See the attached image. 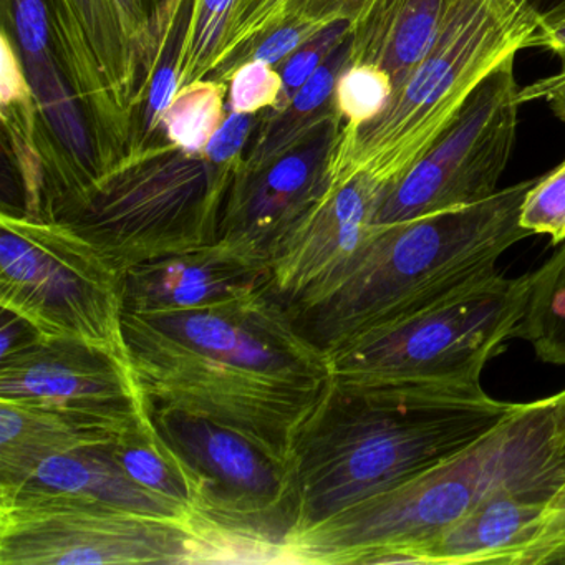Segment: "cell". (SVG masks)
<instances>
[{
  "mask_svg": "<svg viewBox=\"0 0 565 565\" xmlns=\"http://www.w3.org/2000/svg\"><path fill=\"white\" fill-rule=\"evenodd\" d=\"M518 405L481 385L330 380L290 456L299 501L294 534L451 461Z\"/></svg>",
  "mask_w": 565,
  "mask_h": 565,
  "instance_id": "obj_1",
  "label": "cell"
},
{
  "mask_svg": "<svg viewBox=\"0 0 565 565\" xmlns=\"http://www.w3.org/2000/svg\"><path fill=\"white\" fill-rule=\"evenodd\" d=\"M502 489H565V395L518 405L451 461L296 532L289 564H398ZM554 501V502H555Z\"/></svg>",
  "mask_w": 565,
  "mask_h": 565,
  "instance_id": "obj_2",
  "label": "cell"
},
{
  "mask_svg": "<svg viewBox=\"0 0 565 565\" xmlns=\"http://www.w3.org/2000/svg\"><path fill=\"white\" fill-rule=\"evenodd\" d=\"M535 178L459 210L375 226L355 256L290 307L326 355L355 337L406 319L498 273L505 250L531 236L519 223Z\"/></svg>",
  "mask_w": 565,
  "mask_h": 565,
  "instance_id": "obj_3",
  "label": "cell"
},
{
  "mask_svg": "<svg viewBox=\"0 0 565 565\" xmlns=\"http://www.w3.org/2000/svg\"><path fill=\"white\" fill-rule=\"evenodd\" d=\"M539 24L511 0H459L422 61L382 111L347 128L330 183L366 173L392 186L502 62L532 47Z\"/></svg>",
  "mask_w": 565,
  "mask_h": 565,
  "instance_id": "obj_4",
  "label": "cell"
},
{
  "mask_svg": "<svg viewBox=\"0 0 565 565\" xmlns=\"http://www.w3.org/2000/svg\"><path fill=\"white\" fill-rule=\"evenodd\" d=\"M529 297L531 274L495 273L406 319L343 343L327 355L332 380L343 385H481L489 360L518 339Z\"/></svg>",
  "mask_w": 565,
  "mask_h": 565,
  "instance_id": "obj_5",
  "label": "cell"
},
{
  "mask_svg": "<svg viewBox=\"0 0 565 565\" xmlns=\"http://www.w3.org/2000/svg\"><path fill=\"white\" fill-rule=\"evenodd\" d=\"M150 415L200 478L193 525L217 562H289L299 521L292 465L203 416L153 402Z\"/></svg>",
  "mask_w": 565,
  "mask_h": 565,
  "instance_id": "obj_6",
  "label": "cell"
},
{
  "mask_svg": "<svg viewBox=\"0 0 565 565\" xmlns=\"http://www.w3.org/2000/svg\"><path fill=\"white\" fill-rule=\"evenodd\" d=\"M124 289L125 270L71 224L2 216L0 307L45 339L87 343L130 362Z\"/></svg>",
  "mask_w": 565,
  "mask_h": 565,
  "instance_id": "obj_7",
  "label": "cell"
},
{
  "mask_svg": "<svg viewBox=\"0 0 565 565\" xmlns=\"http://www.w3.org/2000/svg\"><path fill=\"white\" fill-rule=\"evenodd\" d=\"M211 562L216 554L188 522L28 486L0 492L2 565Z\"/></svg>",
  "mask_w": 565,
  "mask_h": 565,
  "instance_id": "obj_8",
  "label": "cell"
},
{
  "mask_svg": "<svg viewBox=\"0 0 565 565\" xmlns=\"http://www.w3.org/2000/svg\"><path fill=\"white\" fill-rule=\"evenodd\" d=\"M125 342L145 395L246 436L290 462L294 443L326 396L273 376L210 359L174 342L140 317L124 313Z\"/></svg>",
  "mask_w": 565,
  "mask_h": 565,
  "instance_id": "obj_9",
  "label": "cell"
},
{
  "mask_svg": "<svg viewBox=\"0 0 565 565\" xmlns=\"http://www.w3.org/2000/svg\"><path fill=\"white\" fill-rule=\"evenodd\" d=\"M515 57L472 92L431 147L390 186L375 226H392L459 210L498 193L518 134Z\"/></svg>",
  "mask_w": 565,
  "mask_h": 565,
  "instance_id": "obj_10",
  "label": "cell"
},
{
  "mask_svg": "<svg viewBox=\"0 0 565 565\" xmlns=\"http://www.w3.org/2000/svg\"><path fill=\"white\" fill-rule=\"evenodd\" d=\"M0 399L52 409L114 439L150 415L128 360L74 340L42 339L0 359Z\"/></svg>",
  "mask_w": 565,
  "mask_h": 565,
  "instance_id": "obj_11",
  "label": "cell"
},
{
  "mask_svg": "<svg viewBox=\"0 0 565 565\" xmlns=\"http://www.w3.org/2000/svg\"><path fill=\"white\" fill-rule=\"evenodd\" d=\"M388 184L366 173L329 183L269 254L270 289L286 303L335 276L375 231Z\"/></svg>",
  "mask_w": 565,
  "mask_h": 565,
  "instance_id": "obj_12",
  "label": "cell"
},
{
  "mask_svg": "<svg viewBox=\"0 0 565 565\" xmlns=\"http://www.w3.org/2000/svg\"><path fill=\"white\" fill-rule=\"evenodd\" d=\"M270 287L269 263L239 244L210 246L135 264L125 270L124 313L161 316L239 299Z\"/></svg>",
  "mask_w": 565,
  "mask_h": 565,
  "instance_id": "obj_13",
  "label": "cell"
},
{
  "mask_svg": "<svg viewBox=\"0 0 565 565\" xmlns=\"http://www.w3.org/2000/svg\"><path fill=\"white\" fill-rule=\"evenodd\" d=\"M554 501L544 492L502 489L438 537L406 551L398 564L524 565Z\"/></svg>",
  "mask_w": 565,
  "mask_h": 565,
  "instance_id": "obj_14",
  "label": "cell"
},
{
  "mask_svg": "<svg viewBox=\"0 0 565 565\" xmlns=\"http://www.w3.org/2000/svg\"><path fill=\"white\" fill-rule=\"evenodd\" d=\"M459 0H366L352 21L350 64H369L393 88L431 47Z\"/></svg>",
  "mask_w": 565,
  "mask_h": 565,
  "instance_id": "obj_15",
  "label": "cell"
},
{
  "mask_svg": "<svg viewBox=\"0 0 565 565\" xmlns=\"http://www.w3.org/2000/svg\"><path fill=\"white\" fill-rule=\"evenodd\" d=\"M105 445L87 446L64 455L52 456L41 462L18 488L28 486L44 491L62 492L124 511L177 519L193 524V518L186 508L137 484L108 455Z\"/></svg>",
  "mask_w": 565,
  "mask_h": 565,
  "instance_id": "obj_16",
  "label": "cell"
},
{
  "mask_svg": "<svg viewBox=\"0 0 565 565\" xmlns=\"http://www.w3.org/2000/svg\"><path fill=\"white\" fill-rule=\"evenodd\" d=\"M111 441L61 413L0 399V492L18 488L52 456Z\"/></svg>",
  "mask_w": 565,
  "mask_h": 565,
  "instance_id": "obj_17",
  "label": "cell"
},
{
  "mask_svg": "<svg viewBox=\"0 0 565 565\" xmlns=\"http://www.w3.org/2000/svg\"><path fill=\"white\" fill-rule=\"evenodd\" d=\"M105 448L137 484L178 502L193 518L201 499L200 478L158 433L151 415Z\"/></svg>",
  "mask_w": 565,
  "mask_h": 565,
  "instance_id": "obj_18",
  "label": "cell"
},
{
  "mask_svg": "<svg viewBox=\"0 0 565 565\" xmlns=\"http://www.w3.org/2000/svg\"><path fill=\"white\" fill-rule=\"evenodd\" d=\"M518 339L531 343L542 362L565 366V241L531 274V297Z\"/></svg>",
  "mask_w": 565,
  "mask_h": 565,
  "instance_id": "obj_19",
  "label": "cell"
},
{
  "mask_svg": "<svg viewBox=\"0 0 565 565\" xmlns=\"http://www.w3.org/2000/svg\"><path fill=\"white\" fill-rule=\"evenodd\" d=\"M221 95L213 85H194L177 95L164 114L168 137L188 153L206 150L220 128Z\"/></svg>",
  "mask_w": 565,
  "mask_h": 565,
  "instance_id": "obj_20",
  "label": "cell"
},
{
  "mask_svg": "<svg viewBox=\"0 0 565 565\" xmlns=\"http://www.w3.org/2000/svg\"><path fill=\"white\" fill-rule=\"evenodd\" d=\"M392 78L369 64H349L337 82L335 100L340 114L355 128L375 118L392 97Z\"/></svg>",
  "mask_w": 565,
  "mask_h": 565,
  "instance_id": "obj_21",
  "label": "cell"
},
{
  "mask_svg": "<svg viewBox=\"0 0 565 565\" xmlns=\"http://www.w3.org/2000/svg\"><path fill=\"white\" fill-rule=\"evenodd\" d=\"M519 223L529 234L548 236L552 246L565 241V160L535 178L522 201Z\"/></svg>",
  "mask_w": 565,
  "mask_h": 565,
  "instance_id": "obj_22",
  "label": "cell"
},
{
  "mask_svg": "<svg viewBox=\"0 0 565 565\" xmlns=\"http://www.w3.org/2000/svg\"><path fill=\"white\" fill-rule=\"evenodd\" d=\"M282 77L266 62L254 61L236 72L231 85V108L239 114H253L273 105L279 98Z\"/></svg>",
  "mask_w": 565,
  "mask_h": 565,
  "instance_id": "obj_23",
  "label": "cell"
},
{
  "mask_svg": "<svg viewBox=\"0 0 565 565\" xmlns=\"http://www.w3.org/2000/svg\"><path fill=\"white\" fill-rule=\"evenodd\" d=\"M14 21L28 64L47 61L49 21L42 0H14Z\"/></svg>",
  "mask_w": 565,
  "mask_h": 565,
  "instance_id": "obj_24",
  "label": "cell"
},
{
  "mask_svg": "<svg viewBox=\"0 0 565 565\" xmlns=\"http://www.w3.org/2000/svg\"><path fill=\"white\" fill-rule=\"evenodd\" d=\"M250 124H253L250 114L233 111L227 117V120L214 131L210 143L206 145V153L210 161L221 164L233 160L239 153L243 145L246 143Z\"/></svg>",
  "mask_w": 565,
  "mask_h": 565,
  "instance_id": "obj_25",
  "label": "cell"
},
{
  "mask_svg": "<svg viewBox=\"0 0 565 565\" xmlns=\"http://www.w3.org/2000/svg\"><path fill=\"white\" fill-rule=\"evenodd\" d=\"M565 395V390L564 392ZM565 544V489L552 504L541 535L524 558V565H545L551 555Z\"/></svg>",
  "mask_w": 565,
  "mask_h": 565,
  "instance_id": "obj_26",
  "label": "cell"
},
{
  "mask_svg": "<svg viewBox=\"0 0 565 565\" xmlns=\"http://www.w3.org/2000/svg\"><path fill=\"white\" fill-rule=\"evenodd\" d=\"M42 333L24 317L11 310L2 309V326H0V359H8L14 353L22 352L29 347L41 342Z\"/></svg>",
  "mask_w": 565,
  "mask_h": 565,
  "instance_id": "obj_27",
  "label": "cell"
},
{
  "mask_svg": "<svg viewBox=\"0 0 565 565\" xmlns=\"http://www.w3.org/2000/svg\"><path fill=\"white\" fill-rule=\"evenodd\" d=\"M544 100L551 105L555 117L565 124V64H562L561 71L551 77L534 82L529 87L519 90V102Z\"/></svg>",
  "mask_w": 565,
  "mask_h": 565,
  "instance_id": "obj_28",
  "label": "cell"
},
{
  "mask_svg": "<svg viewBox=\"0 0 565 565\" xmlns=\"http://www.w3.org/2000/svg\"><path fill=\"white\" fill-rule=\"evenodd\" d=\"M177 68L171 64L163 65L151 82L150 102H148V121L151 127H154L158 120H163L164 114L177 98Z\"/></svg>",
  "mask_w": 565,
  "mask_h": 565,
  "instance_id": "obj_29",
  "label": "cell"
},
{
  "mask_svg": "<svg viewBox=\"0 0 565 565\" xmlns=\"http://www.w3.org/2000/svg\"><path fill=\"white\" fill-rule=\"evenodd\" d=\"M234 0H203L201 9L200 25H198V51L201 54L210 52L214 42L220 38L226 22L227 12Z\"/></svg>",
  "mask_w": 565,
  "mask_h": 565,
  "instance_id": "obj_30",
  "label": "cell"
},
{
  "mask_svg": "<svg viewBox=\"0 0 565 565\" xmlns=\"http://www.w3.org/2000/svg\"><path fill=\"white\" fill-rule=\"evenodd\" d=\"M306 31L297 28H286L282 31L274 32L254 54V61L266 62L273 65L292 54L302 44Z\"/></svg>",
  "mask_w": 565,
  "mask_h": 565,
  "instance_id": "obj_31",
  "label": "cell"
},
{
  "mask_svg": "<svg viewBox=\"0 0 565 565\" xmlns=\"http://www.w3.org/2000/svg\"><path fill=\"white\" fill-rule=\"evenodd\" d=\"M21 71H19L18 61L12 55L8 39L2 41V77H0V98L4 104L18 98L22 90Z\"/></svg>",
  "mask_w": 565,
  "mask_h": 565,
  "instance_id": "obj_32",
  "label": "cell"
},
{
  "mask_svg": "<svg viewBox=\"0 0 565 565\" xmlns=\"http://www.w3.org/2000/svg\"><path fill=\"white\" fill-rule=\"evenodd\" d=\"M532 47L544 49L565 64V15L539 25Z\"/></svg>",
  "mask_w": 565,
  "mask_h": 565,
  "instance_id": "obj_33",
  "label": "cell"
},
{
  "mask_svg": "<svg viewBox=\"0 0 565 565\" xmlns=\"http://www.w3.org/2000/svg\"><path fill=\"white\" fill-rule=\"evenodd\" d=\"M524 9L539 25L564 18L565 0H511Z\"/></svg>",
  "mask_w": 565,
  "mask_h": 565,
  "instance_id": "obj_34",
  "label": "cell"
},
{
  "mask_svg": "<svg viewBox=\"0 0 565 565\" xmlns=\"http://www.w3.org/2000/svg\"><path fill=\"white\" fill-rule=\"evenodd\" d=\"M366 0H323V11L330 15V21L335 19H353L362 11Z\"/></svg>",
  "mask_w": 565,
  "mask_h": 565,
  "instance_id": "obj_35",
  "label": "cell"
},
{
  "mask_svg": "<svg viewBox=\"0 0 565 565\" xmlns=\"http://www.w3.org/2000/svg\"><path fill=\"white\" fill-rule=\"evenodd\" d=\"M547 564H562L565 565V544L561 548L554 552L548 558Z\"/></svg>",
  "mask_w": 565,
  "mask_h": 565,
  "instance_id": "obj_36",
  "label": "cell"
},
{
  "mask_svg": "<svg viewBox=\"0 0 565 565\" xmlns=\"http://www.w3.org/2000/svg\"><path fill=\"white\" fill-rule=\"evenodd\" d=\"M118 6H121V9H124L125 12H134L135 2L134 0H117Z\"/></svg>",
  "mask_w": 565,
  "mask_h": 565,
  "instance_id": "obj_37",
  "label": "cell"
}]
</instances>
